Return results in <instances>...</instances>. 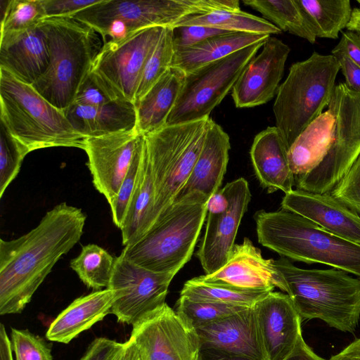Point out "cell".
<instances>
[{
    "mask_svg": "<svg viewBox=\"0 0 360 360\" xmlns=\"http://www.w3.org/2000/svg\"><path fill=\"white\" fill-rule=\"evenodd\" d=\"M86 217L63 202L20 237L0 239V314L23 311L57 262L80 240Z\"/></svg>",
    "mask_w": 360,
    "mask_h": 360,
    "instance_id": "obj_1",
    "label": "cell"
},
{
    "mask_svg": "<svg viewBox=\"0 0 360 360\" xmlns=\"http://www.w3.org/2000/svg\"><path fill=\"white\" fill-rule=\"evenodd\" d=\"M258 241L293 260L323 264L360 278V245L338 237L312 221L281 209L255 214Z\"/></svg>",
    "mask_w": 360,
    "mask_h": 360,
    "instance_id": "obj_2",
    "label": "cell"
},
{
    "mask_svg": "<svg viewBox=\"0 0 360 360\" xmlns=\"http://www.w3.org/2000/svg\"><path fill=\"white\" fill-rule=\"evenodd\" d=\"M275 264L302 321L319 319L341 331L354 332L360 319L359 278L335 268H299L283 257Z\"/></svg>",
    "mask_w": 360,
    "mask_h": 360,
    "instance_id": "obj_3",
    "label": "cell"
},
{
    "mask_svg": "<svg viewBox=\"0 0 360 360\" xmlns=\"http://www.w3.org/2000/svg\"><path fill=\"white\" fill-rule=\"evenodd\" d=\"M47 39L49 64L32 85L58 109L65 112L101 49L92 28L72 18H47L41 23Z\"/></svg>",
    "mask_w": 360,
    "mask_h": 360,
    "instance_id": "obj_4",
    "label": "cell"
},
{
    "mask_svg": "<svg viewBox=\"0 0 360 360\" xmlns=\"http://www.w3.org/2000/svg\"><path fill=\"white\" fill-rule=\"evenodd\" d=\"M209 198L195 191L174 201L141 239L124 246L120 255L146 269L176 275L191 258Z\"/></svg>",
    "mask_w": 360,
    "mask_h": 360,
    "instance_id": "obj_5",
    "label": "cell"
},
{
    "mask_svg": "<svg viewBox=\"0 0 360 360\" xmlns=\"http://www.w3.org/2000/svg\"><path fill=\"white\" fill-rule=\"evenodd\" d=\"M1 122L30 152L51 147L84 148L85 137L65 114L30 84L0 68Z\"/></svg>",
    "mask_w": 360,
    "mask_h": 360,
    "instance_id": "obj_6",
    "label": "cell"
},
{
    "mask_svg": "<svg viewBox=\"0 0 360 360\" xmlns=\"http://www.w3.org/2000/svg\"><path fill=\"white\" fill-rule=\"evenodd\" d=\"M340 70L334 56L317 52L290 68L273 105L276 127L288 150L302 131L328 107Z\"/></svg>",
    "mask_w": 360,
    "mask_h": 360,
    "instance_id": "obj_7",
    "label": "cell"
},
{
    "mask_svg": "<svg viewBox=\"0 0 360 360\" xmlns=\"http://www.w3.org/2000/svg\"><path fill=\"white\" fill-rule=\"evenodd\" d=\"M237 0H101L70 17L103 37L116 40L138 30L173 27L182 18L216 11H238Z\"/></svg>",
    "mask_w": 360,
    "mask_h": 360,
    "instance_id": "obj_8",
    "label": "cell"
},
{
    "mask_svg": "<svg viewBox=\"0 0 360 360\" xmlns=\"http://www.w3.org/2000/svg\"><path fill=\"white\" fill-rule=\"evenodd\" d=\"M210 120L166 125L144 136L143 152L155 188L153 226L174 203L191 175Z\"/></svg>",
    "mask_w": 360,
    "mask_h": 360,
    "instance_id": "obj_9",
    "label": "cell"
},
{
    "mask_svg": "<svg viewBox=\"0 0 360 360\" xmlns=\"http://www.w3.org/2000/svg\"><path fill=\"white\" fill-rule=\"evenodd\" d=\"M265 41L250 45L186 74L184 84L166 125L210 117V112L232 90L245 67Z\"/></svg>",
    "mask_w": 360,
    "mask_h": 360,
    "instance_id": "obj_10",
    "label": "cell"
},
{
    "mask_svg": "<svg viewBox=\"0 0 360 360\" xmlns=\"http://www.w3.org/2000/svg\"><path fill=\"white\" fill-rule=\"evenodd\" d=\"M329 105L336 116L333 142L323 160L295 182L296 189L330 193L360 154V94L340 83Z\"/></svg>",
    "mask_w": 360,
    "mask_h": 360,
    "instance_id": "obj_11",
    "label": "cell"
},
{
    "mask_svg": "<svg viewBox=\"0 0 360 360\" xmlns=\"http://www.w3.org/2000/svg\"><path fill=\"white\" fill-rule=\"evenodd\" d=\"M165 27H152L102 46L91 70L101 75L120 96L134 103L145 64L156 47Z\"/></svg>",
    "mask_w": 360,
    "mask_h": 360,
    "instance_id": "obj_12",
    "label": "cell"
},
{
    "mask_svg": "<svg viewBox=\"0 0 360 360\" xmlns=\"http://www.w3.org/2000/svg\"><path fill=\"white\" fill-rule=\"evenodd\" d=\"M129 339L145 360H197L195 331L166 303L132 325Z\"/></svg>",
    "mask_w": 360,
    "mask_h": 360,
    "instance_id": "obj_13",
    "label": "cell"
},
{
    "mask_svg": "<svg viewBox=\"0 0 360 360\" xmlns=\"http://www.w3.org/2000/svg\"><path fill=\"white\" fill-rule=\"evenodd\" d=\"M174 276L146 269L120 255L115 259L108 288L120 291L121 297L112 304L110 314L119 323L134 324L166 303Z\"/></svg>",
    "mask_w": 360,
    "mask_h": 360,
    "instance_id": "obj_14",
    "label": "cell"
},
{
    "mask_svg": "<svg viewBox=\"0 0 360 360\" xmlns=\"http://www.w3.org/2000/svg\"><path fill=\"white\" fill-rule=\"evenodd\" d=\"M143 143L144 135L136 129L85 139L84 150L93 184L108 203L118 193Z\"/></svg>",
    "mask_w": 360,
    "mask_h": 360,
    "instance_id": "obj_15",
    "label": "cell"
},
{
    "mask_svg": "<svg viewBox=\"0 0 360 360\" xmlns=\"http://www.w3.org/2000/svg\"><path fill=\"white\" fill-rule=\"evenodd\" d=\"M222 189L228 198L229 207L222 213L207 214L205 233L197 252L205 275L218 271L227 262L251 200L249 185L244 178L228 183Z\"/></svg>",
    "mask_w": 360,
    "mask_h": 360,
    "instance_id": "obj_16",
    "label": "cell"
},
{
    "mask_svg": "<svg viewBox=\"0 0 360 360\" xmlns=\"http://www.w3.org/2000/svg\"><path fill=\"white\" fill-rule=\"evenodd\" d=\"M290 51L281 39L269 37L262 51L247 64L231 90L237 108L259 106L276 96Z\"/></svg>",
    "mask_w": 360,
    "mask_h": 360,
    "instance_id": "obj_17",
    "label": "cell"
},
{
    "mask_svg": "<svg viewBox=\"0 0 360 360\" xmlns=\"http://www.w3.org/2000/svg\"><path fill=\"white\" fill-rule=\"evenodd\" d=\"M266 360H285L302 337L301 322L286 293L271 292L254 306Z\"/></svg>",
    "mask_w": 360,
    "mask_h": 360,
    "instance_id": "obj_18",
    "label": "cell"
},
{
    "mask_svg": "<svg viewBox=\"0 0 360 360\" xmlns=\"http://www.w3.org/2000/svg\"><path fill=\"white\" fill-rule=\"evenodd\" d=\"M199 278L206 282L243 290L273 291L278 288L283 292L287 291L275 260L264 259L260 250L248 238L242 243L235 244L227 262L220 269Z\"/></svg>",
    "mask_w": 360,
    "mask_h": 360,
    "instance_id": "obj_19",
    "label": "cell"
},
{
    "mask_svg": "<svg viewBox=\"0 0 360 360\" xmlns=\"http://www.w3.org/2000/svg\"><path fill=\"white\" fill-rule=\"evenodd\" d=\"M281 208L306 217L338 237L360 245V214L330 193L320 194L293 189L285 194Z\"/></svg>",
    "mask_w": 360,
    "mask_h": 360,
    "instance_id": "obj_20",
    "label": "cell"
},
{
    "mask_svg": "<svg viewBox=\"0 0 360 360\" xmlns=\"http://www.w3.org/2000/svg\"><path fill=\"white\" fill-rule=\"evenodd\" d=\"M195 331L200 347L266 360L253 307L201 326Z\"/></svg>",
    "mask_w": 360,
    "mask_h": 360,
    "instance_id": "obj_21",
    "label": "cell"
},
{
    "mask_svg": "<svg viewBox=\"0 0 360 360\" xmlns=\"http://www.w3.org/2000/svg\"><path fill=\"white\" fill-rule=\"evenodd\" d=\"M230 139L212 118L191 175L176 200L198 191L209 198L219 190L229 162Z\"/></svg>",
    "mask_w": 360,
    "mask_h": 360,
    "instance_id": "obj_22",
    "label": "cell"
},
{
    "mask_svg": "<svg viewBox=\"0 0 360 360\" xmlns=\"http://www.w3.org/2000/svg\"><path fill=\"white\" fill-rule=\"evenodd\" d=\"M49 59L46 37L40 25L0 41V68L26 84L32 85L45 72Z\"/></svg>",
    "mask_w": 360,
    "mask_h": 360,
    "instance_id": "obj_23",
    "label": "cell"
},
{
    "mask_svg": "<svg viewBox=\"0 0 360 360\" xmlns=\"http://www.w3.org/2000/svg\"><path fill=\"white\" fill-rule=\"evenodd\" d=\"M121 297L118 290L105 288L75 299L50 324L46 338L68 344L110 314L114 302Z\"/></svg>",
    "mask_w": 360,
    "mask_h": 360,
    "instance_id": "obj_24",
    "label": "cell"
},
{
    "mask_svg": "<svg viewBox=\"0 0 360 360\" xmlns=\"http://www.w3.org/2000/svg\"><path fill=\"white\" fill-rule=\"evenodd\" d=\"M250 158L255 173L269 192L281 191L285 194L295 186L290 167L288 148L276 127H269L254 138Z\"/></svg>",
    "mask_w": 360,
    "mask_h": 360,
    "instance_id": "obj_25",
    "label": "cell"
},
{
    "mask_svg": "<svg viewBox=\"0 0 360 360\" xmlns=\"http://www.w3.org/2000/svg\"><path fill=\"white\" fill-rule=\"evenodd\" d=\"M65 114L74 129L85 138L136 129L135 105L127 100H117L98 106L72 103Z\"/></svg>",
    "mask_w": 360,
    "mask_h": 360,
    "instance_id": "obj_26",
    "label": "cell"
},
{
    "mask_svg": "<svg viewBox=\"0 0 360 360\" xmlns=\"http://www.w3.org/2000/svg\"><path fill=\"white\" fill-rule=\"evenodd\" d=\"M336 116L331 105L311 122L288 150L290 167L297 181L315 169L325 158L335 137Z\"/></svg>",
    "mask_w": 360,
    "mask_h": 360,
    "instance_id": "obj_27",
    "label": "cell"
},
{
    "mask_svg": "<svg viewBox=\"0 0 360 360\" xmlns=\"http://www.w3.org/2000/svg\"><path fill=\"white\" fill-rule=\"evenodd\" d=\"M186 73L171 67L134 103L136 113V129L143 135L153 133L166 126L185 82Z\"/></svg>",
    "mask_w": 360,
    "mask_h": 360,
    "instance_id": "obj_28",
    "label": "cell"
},
{
    "mask_svg": "<svg viewBox=\"0 0 360 360\" xmlns=\"http://www.w3.org/2000/svg\"><path fill=\"white\" fill-rule=\"evenodd\" d=\"M270 35L247 32H228L210 37L189 46H174L171 67L186 74L221 60L239 50L260 41Z\"/></svg>",
    "mask_w": 360,
    "mask_h": 360,
    "instance_id": "obj_29",
    "label": "cell"
},
{
    "mask_svg": "<svg viewBox=\"0 0 360 360\" xmlns=\"http://www.w3.org/2000/svg\"><path fill=\"white\" fill-rule=\"evenodd\" d=\"M154 204V184L143 150L139 180L120 229L123 245L136 243L152 228Z\"/></svg>",
    "mask_w": 360,
    "mask_h": 360,
    "instance_id": "obj_30",
    "label": "cell"
},
{
    "mask_svg": "<svg viewBox=\"0 0 360 360\" xmlns=\"http://www.w3.org/2000/svg\"><path fill=\"white\" fill-rule=\"evenodd\" d=\"M296 1L316 37L337 39L351 20L349 0Z\"/></svg>",
    "mask_w": 360,
    "mask_h": 360,
    "instance_id": "obj_31",
    "label": "cell"
},
{
    "mask_svg": "<svg viewBox=\"0 0 360 360\" xmlns=\"http://www.w3.org/2000/svg\"><path fill=\"white\" fill-rule=\"evenodd\" d=\"M203 26L230 32H247L260 34H279L281 31L264 18L240 11H216L186 16L172 28L181 26Z\"/></svg>",
    "mask_w": 360,
    "mask_h": 360,
    "instance_id": "obj_32",
    "label": "cell"
},
{
    "mask_svg": "<svg viewBox=\"0 0 360 360\" xmlns=\"http://www.w3.org/2000/svg\"><path fill=\"white\" fill-rule=\"evenodd\" d=\"M268 290H248L231 286L209 283L199 276L187 281L180 296L191 300L243 307H252L269 292Z\"/></svg>",
    "mask_w": 360,
    "mask_h": 360,
    "instance_id": "obj_33",
    "label": "cell"
},
{
    "mask_svg": "<svg viewBox=\"0 0 360 360\" xmlns=\"http://www.w3.org/2000/svg\"><path fill=\"white\" fill-rule=\"evenodd\" d=\"M243 3L259 12L281 32L303 38L314 44L316 37L296 0H243Z\"/></svg>",
    "mask_w": 360,
    "mask_h": 360,
    "instance_id": "obj_34",
    "label": "cell"
},
{
    "mask_svg": "<svg viewBox=\"0 0 360 360\" xmlns=\"http://www.w3.org/2000/svg\"><path fill=\"white\" fill-rule=\"evenodd\" d=\"M115 259L98 245L88 244L70 265L85 285L100 290L109 287Z\"/></svg>",
    "mask_w": 360,
    "mask_h": 360,
    "instance_id": "obj_35",
    "label": "cell"
},
{
    "mask_svg": "<svg viewBox=\"0 0 360 360\" xmlns=\"http://www.w3.org/2000/svg\"><path fill=\"white\" fill-rule=\"evenodd\" d=\"M3 41L39 26L46 18L41 0L1 1Z\"/></svg>",
    "mask_w": 360,
    "mask_h": 360,
    "instance_id": "obj_36",
    "label": "cell"
},
{
    "mask_svg": "<svg viewBox=\"0 0 360 360\" xmlns=\"http://www.w3.org/2000/svg\"><path fill=\"white\" fill-rule=\"evenodd\" d=\"M173 28L165 27L162 36L142 71L134 104L140 100L171 68L174 54Z\"/></svg>",
    "mask_w": 360,
    "mask_h": 360,
    "instance_id": "obj_37",
    "label": "cell"
},
{
    "mask_svg": "<svg viewBox=\"0 0 360 360\" xmlns=\"http://www.w3.org/2000/svg\"><path fill=\"white\" fill-rule=\"evenodd\" d=\"M246 308L191 300L180 296L176 302L177 314L192 329L223 319Z\"/></svg>",
    "mask_w": 360,
    "mask_h": 360,
    "instance_id": "obj_38",
    "label": "cell"
},
{
    "mask_svg": "<svg viewBox=\"0 0 360 360\" xmlns=\"http://www.w3.org/2000/svg\"><path fill=\"white\" fill-rule=\"evenodd\" d=\"M30 150L0 124V198L17 176L24 158Z\"/></svg>",
    "mask_w": 360,
    "mask_h": 360,
    "instance_id": "obj_39",
    "label": "cell"
},
{
    "mask_svg": "<svg viewBox=\"0 0 360 360\" xmlns=\"http://www.w3.org/2000/svg\"><path fill=\"white\" fill-rule=\"evenodd\" d=\"M117 100L124 99L101 75L91 69L82 82L72 103L98 106Z\"/></svg>",
    "mask_w": 360,
    "mask_h": 360,
    "instance_id": "obj_40",
    "label": "cell"
},
{
    "mask_svg": "<svg viewBox=\"0 0 360 360\" xmlns=\"http://www.w3.org/2000/svg\"><path fill=\"white\" fill-rule=\"evenodd\" d=\"M15 360H53L51 345L28 330L11 328Z\"/></svg>",
    "mask_w": 360,
    "mask_h": 360,
    "instance_id": "obj_41",
    "label": "cell"
},
{
    "mask_svg": "<svg viewBox=\"0 0 360 360\" xmlns=\"http://www.w3.org/2000/svg\"><path fill=\"white\" fill-rule=\"evenodd\" d=\"M142 155L143 150L136 158L131 165L121 184L118 193L109 202L112 221L119 229L122 226L130 200L139 180Z\"/></svg>",
    "mask_w": 360,
    "mask_h": 360,
    "instance_id": "obj_42",
    "label": "cell"
},
{
    "mask_svg": "<svg viewBox=\"0 0 360 360\" xmlns=\"http://www.w3.org/2000/svg\"><path fill=\"white\" fill-rule=\"evenodd\" d=\"M330 193L360 214V154Z\"/></svg>",
    "mask_w": 360,
    "mask_h": 360,
    "instance_id": "obj_43",
    "label": "cell"
},
{
    "mask_svg": "<svg viewBox=\"0 0 360 360\" xmlns=\"http://www.w3.org/2000/svg\"><path fill=\"white\" fill-rule=\"evenodd\" d=\"M230 32L203 26H181L173 28L174 46H189L210 37Z\"/></svg>",
    "mask_w": 360,
    "mask_h": 360,
    "instance_id": "obj_44",
    "label": "cell"
},
{
    "mask_svg": "<svg viewBox=\"0 0 360 360\" xmlns=\"http://www.w3.org/2000/svg\"><path fill=\"white\" fill-rule=\"evenodd\" d=\"M101 0H41L46 18H69Z\"/></svg>",
    "mask_w": 360,
    "mask_h": 360,
    "instance_id": "obj_45",
    "label": "cell"
},
{
    "mask_svg": "<svg viewBox=\"0 0 360 360\" xmlns=\"http://www.w3.org/2000/svg\"><path fill=\"white\" fill-rule=\"evenodd\" d=\"M122 342L107 338L94 339L80 360H109L120 348Z\"/></svg>",
    "mask_w": 360,
    "mask_h": 360,
    "instance_id": "obj_46",
    "label": "cell"
},
{
    "mask_svg": "<svg viewBox=\"0 0 360 360\" xmlns=\"http://www.w3.org/2000/svg\"><path fill=\"white\" fill-rule=\"evenodd\" d=\"M331 53L340 63L346 86L351 91L360 94V67L343 52L331 51Z\"/></svg>",
    "mask_w": 360,
    "mask_h": 360,
    "instance_id": "obj_47",
    "label": "cell"
},
{
    "mask_svg": "<svg viewBox=\"0 0 360 360\" xmlns=\"http://www.w3.org/2000/svg\"><path fill=\"white\" fill-rule=\"evenodd\" d=\"M338 44L332 51L345 53L360 67V34L351 31H342Z\"/></svg>",
    "mask_w": 360,
    "mask_h": 360,
    "instance_id": "obj_48",
    "label": "cell"
},
{
    "mask_svg": "<svg viewBox=\"0 0 360 360\" xmlns=\"http://www.w3.org/2000/svg\"><path fill=\"white\" fill-rule=\"evenodd\" d=\"M197 360H257L224 350L200 347Z\"/></svg>",
    "mask_w": 360,
    "mask_h": 360,
    "instance_id": "obj_49",
    "label": "cell"
},
{
    "mask_svg": "<svg viewBox=\"0 0 360 360\" xmlns=\"http://www.w3.org/2000/svg\"><path fill=\"white\" fill-rule=\"evenodd\" d=\"M109 360H145L136 345L129 339L122 343L120 348Z\"/></svg>",
    "mask_w": 360,
    "mask_h": 360,
    "instance_id": "obj_50",
    "label": "cell"
},
{
    "mask_svg": "<svg viewBox=\"0 0 360 360\" xmlns=\"http://www.w3.org/2000/svg\"><path fill=\"white\" fill-rule=\"evenodd\" d=\"M285 360H325L309 347L302 337L292 352Z\"/></svg>",
    "mask_w": 360,
    "mask_h": 360,
    "instance_id": "obj_51",
    "label": "cell"
},
{
    "mask_svg": "<svg viewBox=\"0 0 360 360\" xmlns=\"http://www.w3.org/2000/svg\"><path fill=\"white\" fill-rule=\"evenodd\" d=\"M229 204L228 198L223 189H219L209 198L207 204V213H222L227 210Z\"/></svg>",
    "mask_w": 360,
    "mask_h": 360,
    "instance_id": "obj_52",
    "label": "cell"
},
{
    "mask_svg": "<svg viewBox=\"0 0 360 360\" xmlns=\"http://www.w3.org/2000/svg\"><path fill=\"white\" fill-rule=\"evenodd\" d=\"M328 360H360V338L350 343L340 352Z\"/></svg>",
    "mask_w": 360,
    "mask_h": 360,
    "instance_id": "obj_53",
    "label": "cell"
},
{
    "mask_svg": "<svg viewBox=\"0 0 360 360\" xmlns=\"http://www.w3.org/2000/svg\"><path fill=\"white\" fill-rule=\"evenodd\" d=\"M0 360H13L12 344L3 323L0 325Z\"/></svg>",
    "mask_w": 360,
    "mask_h": 360,
    "instance_id": "obj_54",
    "label": "cell"
},
{
    "mask_svg": "<svg viewBox=\"0 0 360 360\" xmlns=\"http://www.w3.org/2000/svg\"><path fill=\"white\" fill-rule=\"evenodd\" d=\"M347 29L360 34V8H355L352 10L351 20Z\"/></svg>",
    "mask_w": 360,
    "mask_h": 360,
    "instance_id": "obj_55",
    "label": "cell"
},
{
    "mask_svg": "<svg viewBox=\"0 0 360 360\" xmlns=\"http://www.w3.org/2000/svg\"><path fill=\"white\" fill-rule=\"evenodd\" d=\"M356 1L360 5V0H357Z\"/></svg>",
    "mask_w": 360,
    "mask_h": 360,
    "instance_id": "obj_56",
    "label": "cell"
}]
</instances>
